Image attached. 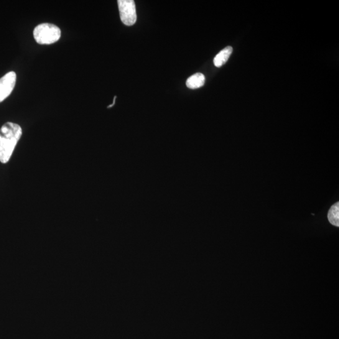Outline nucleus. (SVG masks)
Segmentation results:
<instances>
[{"label": "nucleus", "mask_w": 339, "mask_h": 339, "mask_svg": "<svg viewBox=\"0 0 339 339\" xmlns=\"http://www.w3.org/2000/svg\"><path fill=\"white\" fill-rule=\"evenodd\" d=\"M22 135V127L16 123L8 122L0 129V162H9L15 147Z\"/></svg>", "instance_id": "f257e3e1"}, {"label": "nucleus", "mask_w": 339, "mask_h": 339, "mask_svg": "<svg viewBox=\"0 0 339 339\" xmlns=\"http://www.w3.org/2000/svg\"><path fill=\"white\" fill-rule=\"evenodd\" d=\"M34 37L35 41L39 44H52L60 39L61 30L55 25L45 23L35 28Z\"/></svg>", "instance_id": "f03ea898"}, {"label": "nucleus", "mask_w": 339, "mask_h": 339, "mask_svg": "<svg viewBox=\"0 0 339 339\" xmlns=\"http://www.w3.org/2000/svg\"><path fill=\"white\" fill-rule=\"evenodd\" d=\"M118 5L121 22L127 26L134 25L137 17L133 0H118Z\"/></svg>", "instance_id": "7ed1b4c3"}, {"label": "nucleus", "mask_w": 339, "mask_h": 339, "mask_svg": "<svg viewBox=\"0 0 339 339\" xmlns=\"http://www.w3.org/2000/svg\"><path fill=\"white\" fill-rule=\"evenodd\" d=\"M16 73L13 71L0 78V103L11 94L16 85Z\"/></svg>", "instance_id": "20e7f679"}, {"label": "nucleus", "mask_w": 339, "mask_h": 339, "mask_svg": "<svg viewBox=\"0 0 339 339\" xmlns=\"http://www.w3.org/2000/svg\"><path fill=\"white\" fill-rule=\"evenodd\" d=\"M233 47L230 46L222 50L214 58V65L217 67H221V66L225 64L233 53Z\"/></svg>", "instance_id": "39448f33"}, {"label": "nucleus", "mask_w": 339, "mask_h": 339, "mask_svg": "<svg viewBox=\"0 0 339 339\" xmlns=\"http://www.w3.org/2000/svg\"><path fill=\"white\" fill-rule=\"evenodd\" d=\"M206 78L202 73H196L188 78L186 85L188 88L195 89L201 88L205 85Z\"/></svg>", "instance_id": "423d86ee"}, {"label": "nucleus", "mask_w": 339, "mask_h": 339, "mask_svg": "<svg viewBox=\"0 0 339 339\" xmlns=\"http://www.w3.org/2000/svg\"><path fill=\"white\" fill-rule=\"evenodd\" d=\"M328 219L330 223L336 227L339 226V203H335L330 208L328 213Z\"/></svg>", "instance_id": "0eeeda50"}, {"label": "nucleus", "mask_w": 339, "mask_h": 339, "mask_svg": "<svg viewBox=\"0 0 339 339\" xmlns=\"http://www.w3.org/2000/svg\"><path fill=\"white\" fill-rule=\"evenodd\" d=\"M116 99V96H114L113 104H111V105L108 106V108H111V107H113L114 105V104H115Z\"/></svg>", "instance_id": "6e6552de"}]
</instances>
